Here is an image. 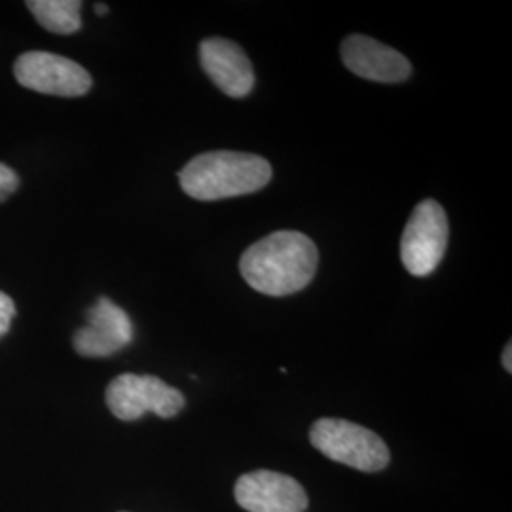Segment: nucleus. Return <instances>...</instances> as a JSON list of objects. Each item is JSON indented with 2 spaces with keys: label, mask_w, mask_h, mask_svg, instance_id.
<instances>
[{
  "label": "nucleus",
  "mask_w": 512,
  "mask_h": 512,
  "mask_svg": "<svg viewBox=\"0 0 512 512\" xmlns=\"http://www.w3.org/2000/svg\"><path fill=\"white\" fill-rule=\"evenodd\" d=\"M27 8L46 31L55 35H74L82 27L80 0H31Z\"/></svg>",
  "instance_id": "obj_11"
},
{
  "label": "nucleus",
  "mask_w": 512,
  "mask_h": 512,
  "mask_svg": "<svg viewBox=\"0 0 512 512\" xmlns=\"http://www.w3.org/2000/svg\"><path fill=\"white\" fill-rule=\"evenodd\" d=\"M88 325L74 334V349L82 357H110L133 340L128 313L107 296H101L86 313Z\"/></svg>",
  "instance_id": "obj_8"
},
{
  "label": "nucleus",
  "mask_w": 512,
  "mask_h": 512,
  "mask_svg": "<svg viewBox=\"0 0 512 512\" xmlns=\"http://www.w3.org/2000/svg\"><path fill=\"white\" fill-rule=\"evenodd\" d=\"M95 14L97 16H105V14H109V6L107 4H95Z\"/></svg>",
  "instance_id": "obj_15"
},
{
  "label": "nucleus",
  "mask_w": 512,
  "mask_h": 512,
  "mask_svg": "<svg viewBox=\"0 0 512 512\" xmlns=\"http://www.w3.org/2000/svg\"><path fill=\"white\" fill-rule=\"evenodd\" d=\"M200 63L213 84L228 97H247L255 86L253 63L241 46L228 38H205L200 44Z\"/></svg>",
  "instance_id": "obj_9"
},
{
  "label": "nucleus",
  "mask_w": 512,
  "mask_h": 512,
  "mask_svg": "<svg viewBox=\"0 0 512 512\" xmlns=\"http://www.w3.org/2000/svg\"><path fill=\"white\" fill-rule=\"evenodd\" d=\"M16 317V304L6 293H0V338L10 330Z\"/></svg>",
  "instance_id": "obj_13"
},
{
  "label": "nucleus",
  "mask_w": 512,
  "mask_h": 512,
  "mask_svg": "<svg viewBox=\"0 0 512 512\" xmlns=\"http://www.w3.org/2000/svg\"><path fill=\"white\" fill-rule=\"evenodd\" d=\"M236 501L247 512H304L308 494L293 476L275 471H255L239 476Z\"/></svg>",
  "instance_id": "obj_7"
},
{
  "label": "nucleus",
  "mask_w": 512,
  "mask_h": 512,
  "mask_svg": "<svg viewBox=\"0 0 512 512\" xmlns=\"http://www.w3.org/2000/svg\"><path fill=\"white\" fill-rule=\"evenodd\" d=\"M448 247V217L435 200L416 205L404 228L401 258L404 268L416 277H427L437 270Z\"/></svg>",
  "instance_id": "obj_5"
},
{
  "label": "nucleus",
  "mask_w": 512,
  "mask_h": 512,
  "mask_svg": "<svg viewBox=\"0 0 512 512\" xmlns=\"http://www.w3.org/2000/svg\"><path fill=\"white\" fill-rule=\"evenodd\" d=\"M18 186L16 171L6 164H0V203L6 202L18 190Z\"/></svg>",
  "instance_id": "obj_12"
},
{
  "label": "nucleus",
  "mask_w": 512,
  "mask_h": 512,
  "mask_svg": "<svg viewBox=\"0 0 512 512\" xmlns=\"http://www.w3.org/2000/svg\"><path fill=\"white\" fill-rule=\"evenodd\" d=\"M14 76L27 90L57 97H80L92 88V76L82 65L50 52L19 55Z\"/></svg>",
  "instance_id": "obj_6"
},
{
  "label": "nucleus",
  "mask_w": 512,
  "mask_h": 512,
  "mask_svg": "<svg viewBox=\"0 0 512 512\" xmlns=\"http://www.w3.org/2000/svg\"><path fill=\"white\" fill-rule=\"evenodd\" d=\"M317 264L315 243L300 232L283 230L251 245L239 260V270L258 293L289 296L310 285Z\"/></svg>",
  "instance_id": "obj_1"
},
{
  "label": "nucleus",
  "mask_w": 512,
  "mask_h": 512,
  "mask_svg": "<svg viewBox=\"0 0 512 512\" xmlns=\"http://www.w3.org/2000/svg\"><path fill=\"white\" fill-rule=\"evenodd\" d=\"M110 412L122 421L141 420L147 412L160 418H175L184 408V395L156 376L122 374L105 393Z\"/></svg>",
  "instance_id": "obj_4"
},
{
  "label": "nucleus",
  "mask_w": 512,
  "mask_h": 512,
  "mask_svg": "<svg viewBox=\"0 0 512 512\" xmlns=\"http://www.w3.org/2000/svg\"><path fill=\"white\" fill-rule=\"evenodd\" d=\"M340 52L351 73L372 82L397 84L412 74V65L401 52L365 35L346 38Z\"/></svg>",
  "instance_id": "obj_10"
},
{
  "label": "nucleus",
  "mask_w": 512,
  "mask_h": 512,
  "mask_svg": "<svg viewBox=\"0 0 512 512\" xmlns=\"http://www.w3.org/2000/svg\"><path fill=\"white\" fill-rule=\"evenodd\" d=\"M184 194L215 202L255 194L272 181V165L256 154L215 150L192 158L179 173Z\"/></svg>",
  "instance_id": "obj_2"
},
{
  "label": "nucleus",
  "mask_w": 512,
  "mask_h": 512,
  "mask_svg": "<svg viewBox=\"0 0 512 512\" xmlns=\"http://www.w3.org/2000/svg\"><path fill=\"white\" fill-rule=\"evenodd\" d=\"M503 366L507 368V372H512V344L509 342L507 348L503 351V359H501Z\"/></svg>",
  "instance_id": "obj_14"
},
{
  "label": "nucleus",
  "mask_w": 512,
  "mask_h": 512,
  "mask_svg": "<svg viewBox=\"0 0 512 512\" xmlns=\"http://www.w3.org/2000/svg\"><path fill=\"white\" fill-rule=\"evenodd\" d=\"M310 440L323 456L363 473H378L389 463V448L384 440L353 421L317 420L311 427Z\"/></svg>",
  "instance_id": "obj_3"
}]
</instances>
